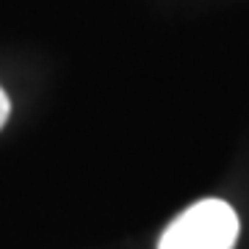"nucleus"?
<instances>
[{
	"instance_id": "1",
	"label": "nucleus",
	"mask_w": 249,
	"mask_h": 249,
	"mask_svg": "<svg viewBox=\"0 0 249 249\" xmlns=\"http://www.w3.org/2000/svg\"><path fill=\"white\" fill-rule=\"evenodd\" d=\"M238 216L222 199H199L163 230L158 249H232Z\"/></svg>"
},
{
	"instance_id": "2",
	"label": "nucleus",
	"mask_w": 249,
	"mask_h": 249,
	"mask_svg": "<svg viewBox=\"0 0 249 249\" xmlns=\"http://www.w3.org/2000/svg\"><path fill=\"white\" fill-rule=\"evenodd\" d=\"M9 111H11V103H9V97H6V91L0 89V130H3V124L9 119Z\"/></svg>"
}]
</instances>
